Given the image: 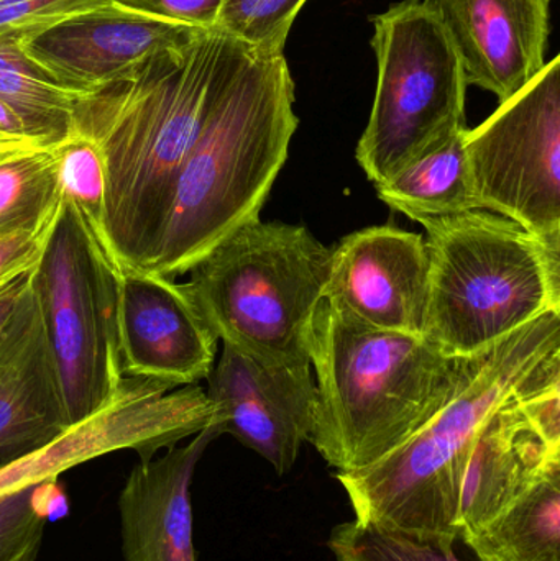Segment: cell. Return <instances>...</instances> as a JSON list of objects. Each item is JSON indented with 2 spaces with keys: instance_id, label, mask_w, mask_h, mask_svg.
<instances>
[{
  "instance_id": "22",
  "label": "cell",
  "mask_w": 560,
  "mask_h": 561,
  "mask_svg": "<svg viewBox=\"0 0 560 561\" xmlns=\"http://www.w3.org/2000/svg\"><path fill=\"white\" fill-rule=\"evenodd\" d=\"M59 207L52 147L16 151L0 160V236L48 229Z\"/></svg>"
},
{
  "instance_id": "3",
  "label": "cell",
  "mask_w": 560,
  "mask_h": 561,
  "mask_svg": "<svg viewBox=\"0 0 560 561\" xmlns=\"http://www.w3.org/2000/svg\"><path fill=\"white\" fill-rule=\"evenodd\" d=\"M560 352V313L526 323L485 352L460 358L443 408L393 454L338 473L355 519L418 537L460 539V488L482 425Z\"/></svg>"
},
{
  "instance_id": "18",
  "label": "cell",
  "mask_w": 560,
  "mask_h": 561,
  "mask_svg": "<svg viewBox=\"0 0 560 561\" xmlns=\"http://www.w3.org/2000/svg\"><path fill=\"white\" fill-rule=\"evenodd\" d=\"M560 460L529 427L515 399L500 408L477 434L460 488V536L502 513L542 471Z\"/></svg>"
},
{
  "instance_id": "23",
  "label": "cell",
  "mask_w": 560,
  "mask_h": 561,
  "mask_svg": "<svg viewBox=\"0 0 560 561\" xmlns=\"http://www.w3.org/2000/svg\"><path fill=\"white\" fill-rule=\"evenodd\" d=\"M52 150L61 199L72 207L85 232L115 262L105 229V171L98 144L75 128Z\"/></svg>"
},
{
  "instance_id": "24",
  "label": "cell",
  "mask_w": 560,
  "mask_h": 561,
  "mask_svg": "<svg viewBox=\"0 0 560 561\" xmlns=\"http://www.w3.org/2000/svg\"><path fill=\"white\" fill-rule=\"evenodd\" d=\"M456 542L354 519L332 529L328 547L338 561H460Z\"/></svg>"
},
{
  "instance_id": "2",
  "label": "cell",
  "mask_w": 560,
  "mask_h": 561,
  "mask_svg": "<svg viewBox=\"0 0 560 561\" xmlns=\"http://www.w3.org/2000/svg\"><path fill=\"white\" fill-rule=\"evenodd\" d=\"M285 51L250 48L184 160L140 270L174 279L260 210L298 130Z\"/></svg>"
},
{
  "instance_id": "21",
  "label": "cell",
  "mask_w": 560,
  "mask_h": 561,
  "mask_svg": "<svg viewBox=\"0 0 560 561\" xmlns=\"http://www.w3.org/2000/svg\"><path fill=\"white\" fill-rule=\"evenodd\" d=\"M81 95L58 84L25 55L20 43L0 45V99L15 112L32 140L43 147L65 140L75 130Z\"/></svg>"
},
{
  "instance_id": "12",
  "label": "cell",
  "mask_w": 560,
  "mask_h": 561,
  "mask_svg": "<svg viewBox=\"0 0 560 561\" xmlns=\"http://www.w3.org/2000/svg\"><path fill=\"white\" fill-rule=\"evenodd\" d=\"M207 381L224 434L265 458L276 473H288L315 427L311 365L270 368L224 345Z\"/></svg>"
},
{
  "instance_id": "28",
  "label": "cell",
  "mask_w": 560,
  "mask_h": 561,
  "mask_svg": "<svg viewBox=\"0 0 560 561\" xmlns=\"http://www.w3.org/2000/svg\"><path fill=\"white\" fill-rule=\"evenodd\" d=\"M114 2L155 19L209 30L216 28L226 0H114Z\"/></svg>"
},
{
  "instance_id": "4",
  "label": "cell",
  "mask_w": 560,
  "mask_h": 561,
  "mask_svg": "<svg viewBox=\"0 0 560 561\" xmlns=\"http://www.w3.org/2000/svg\"><path fill=\"white\" fill-rule=\"evenodd\" d=\"M316 415L309 444L338 473L364 470L410 440L453 394L460 358L424 335L387 332L322 300L311 330Z\"/></svg>"
},
{
  "instance_id": "30",
  "label": "cell",
  "mask_w": 560,
  "mask_h": 561,
  "mask_svg": "<svg viewBox=\"0 0 560 561\" xmlns=\"http://www.w3.org/2000/svg\"><path fill=\"white\" fill-rule=\"evenodd\" d=\"M33 272H35V270H33ZM32 273L22 276V278L13 279L12 283L7 284V286L0 289V330L5 325L7 319H9L12 310L15 309L23 289H25L26 284H28L30 278H32Z\"/></svg>"
},
{
  "instance_id": "9",
  "label": "cell",
  "mask_w": 560,
  "mask_h": 561,
  "mask_svg": "<svg viewBox=\"0 0 560 561\" xmlns=\"http://www.w3.org/2000/svg\"><path fill=\"white\" fill-rule=\"evenodd\" d=\"M480 209L536 239L560 233V58L466 134Z\"/></svg>"
},
{
  "instance_id": "15",
  "label": "cell",
  "mask_w": 560,
  "mask_h": 561,
  "mask_svg": "<svg viewBox=\"0 0 560 561\" xmlns=\"http://www.w3.org/2000/svg\"><path fill=\"white\" fill-rule=\"evenodd\" d=\"M449 30L469 85L500 104L548 65L551 0H423Z\"/></svg>"
},
{
  "instance_id": "14",
  "label": "cell",
  "mask_w": 560,
  "mask_h": 561,
  "mask_svg": "<svg viewBox=\"0 0 560 561\" xmlns=\"http://www.w3.org/2000/svg\"><path fill=\"white\" fill-rule=\"evenodd\" d=\"M204 30L108 2L68 16L20 46L62 88L91 94L124 78L147 56L193 42Z\"/></svg>"
},
{
  "instance_id": "5",
  "label": "cell",
  "mask_w": 560,
  "mask_h": 561,
  "mask_svg": "<svg viewBox=\"0 0 560 561\" xmlns=\"http://www.w3.org/2000/svg\"><path fill=\"white\" fill-rule=\"evenodd\" d=\"M331 249L306 227L250 220L207 253L187 280L222 345L270 368L311 365L312 322Z\"/></svg>"
},
{
  "instance_id": "1",
  "label": "cell",
  "mask_w": 560,
  "mask_h": 561,
  "mask_svg": "<svg viewBox=\"0 0 560 561\" xmlns=\"http://www.w3.org/2000/svg\"><path fill=\"white\" fill-rule=\"evenodd\" d=\"M252 46L219 28L147 56L76 105L105 171V229L118 266L140 268L170 206L178 173L230 76Z\"/></svg>"
},
{
  "instance_id": "17",
  "label": "cell",
  "mask_w": 560,
  "mask_h": 561,
  "mask_svg": "<svg viewBox=\"0 0 560 561\" xmlns=\"http://www.w3.org/2000/svg\"><path fill=\"white\" fill-rule=\"evenodd\" d=\"M220 435L214 422L190 444L173 445L130 471L118 496L125 561H196L191 484L204 451Z\"/></svg>"
},
{
  "instance_id": "27",
  "label": "cell",
  "mask_w": 560,
  "mask_h": 561,
  "mask_svg": "<svg viewBox=\"0 0 560 561\" xmlns=\"http://www.w3.org/2000/svg\"><path fill=\"white\" fill-rule=\"evenodd\" d=\"M114 0H0V45L22 43L55 23Z\"/></svg>"
},
{
  "instance_id": "31",
  "label": "cell",
  "mask_w": 560,
  "mask_h": 561,
  "mask_svg": "<svg viewBox=\"0 0 560 561\" xmlns=\"http://www.w3.org/2000/svg\"><path fill=\"white\" fill-rule=\"evenodd\" d=\"M0 135L7 138L32 140V138L26 135L25 127H23L20 118L16 117L15 112H13L12 108L2 101V99H0Z\"/></svg>"
},
{
  "instance_id": "16",
  "label": "cell",
  "mask_w": 560,
  "mask_h": 561,
  "mask_svg": "<svg viewBox=\"0 0 560 561\" xmlns=\"http://www.w3.org/2000/svg\"><path fill=\"white\" fill-rule=\"evenodd\" d=\"M33 273L0 330V467L68 428Z\"/></svg>"
},
{
  "instance_id": "29",
  "label": "cell",
  "mask_w": 560,
  "mask_h": 561,
  "mask_svg": "<svg viewBox=\"0 0 560 561\" xmlns=\"http://www.w3.org/2000/svg\"><path fill=\"white\" fill-rule=\"evenodd\" d=\"M52 227L53 224L36 232L0 236V289L36 268Z\"/></svg>"
},
{
  "instance_id": "32",
  "label": "cell",
  "mask_w": 560,
  "mask_h": 561,
  "mask_svg": "<svg viewBox=\"0 0 560 561\" xmlns=\"http://www.w3.org/2000/svg\"><path fill=\"white\" fill-rule=\"evenodd\" d=\"M30 148H49L43 147L38 141L33 140H0V160L16 153V151L30 150Z\"/></svg>"
},
{
  "instance_id": "13",
  "label": "cell",
  "mask_w": 560,
  "mask_h": 561,
  "mask_svg": "<svg viewBox=\"0 0 560 561\" xmlns=\"http://www.w3.org/2000/svg\"><path fill=\"white\" fill-rule=\"evenodd\" d=\"M427 287L430 268L420 233L370 227L331 249L324 299L365 325L424 335Z\"/></svg>"
},
{
  "instance_id": "7",
  "label": "cell",
  "mask_w": 560,
  "mask_h": 561,
  "mask_svg": "<svg viewBox=\"0 0 560 561\" xmlns=\"http://www.w3.org/2000/svg\"><path fill=\"white\" fill-rule=\"evenodd\" d=\"M377 89L357 161L381 183L466 128L469 82L459 49L423 0H404L370 19Z\"/></svg>"
},
{
  "instance_id": "25",
  "label": "cell",
  "mask_w": 560,
  "mask_h": 561,
  "mask_svg": "<svg viewBox=\"0 0 560 561\" xmlns=\"http://www.w3.org/2000/svg\"><path fill=\"white\" fill-rule=\"evenodd\" d=\"M306 0H226L216 28L249 46L285 51L289 30Z\"/></svg>"
},
{
  "instance_id": "20",
  "label": "cell",
  "mask_w": 560,
  "mask_h": 561,
  "mask_svg": "<svg viewBox=\"0 0 560 561\" xmlns=\"http://www.w3.org/2000/svg\"><path fill=\"white\" fill-rule=\"evenodd\" d=\"M467 130L462 128L375 184L378 197L413 220L479 210L466 153Z\"/></svg>"
},
{
  "instance_id": "19",
  "label": "cell",
  "mask_w": 560,
  "mask_h": 561,
  "mask_svg": "<svg viewBox=\"0 0 560 561\" xmlns=\"http://www.w3.org/2000/svg\"><path fill=\"white\" fill-rule=\"evenodd\" d=\"M460 539L479 561H560V460L502 513Z\"/></svg>"
},
{
  "instance_id": "26",
  "label": "cell",
  "mask_w": 560,
  "mask_h": 561,
  "mask_svg": "<svg viewBox=\"0 0 560 561\" xmlns=\"http://www.w3.org/2000/svg\"><path fill=\"white\" fill-rule=\"evenodd\" d=\"M48 483L26 488L0 500V561H36L45 534L42 497Z\"/></svg>"
},
{
  "instance_id": "8",
  "label": "cell",
  "mask_w": 560,
  "mask_h": 561,
  "mask_svg": "<svg viewBox=\"0 0 560 561\" xmlns=\"http://www.w3.org/2000/svg\"><path fill=\"white\" fill-rule=\"evenodd\" d=\"M117 266L61 199L33 289L68 425L108 404L125 379L117 345Z\"/></svg>"
},
{
  "instance_id": "11",
  "label": "cell",
  "mask_w": 560,
  "mask_h": 561,
  "mask_svg": "<svg viewBox=\"0 0 560 561\" xmlns=\"http://www.w3.org/2000/svg\"><path fill=\"white\" fill-rule=\"evenodd\" d=\"M117 345L122 375L180 388L213 371L210 329L186 283L117 266Z\"/></svg>"
},
{
  "instance_id": "6",
  "label": "cell",
  "mask_w": 560,
  "mask_h": 561,
  "mask_svg": "<svg viewBox=\"0 0 560 561\" xmlns=\"http://www.w3.org/2000/svg\"><path fill=\"white\" fill-rule=\"evenodd\" d=\"M426 229L424 336L453 358L485 352L532 320L560 313L541 243L490 210L418 220Z\"/></svg>"
},
{
  "instance_id": "33",
  "label": "cell",
  "mask_w": 560,
  "mask_h": 561,
  "mask_svg": "<svg viewBox=\"0 0 560 561\" xmlns=\"http://www.w3.org/2000/svg\"><path fill=\"white\" fill-rule=\"evenodd\" d=\"M0 140H20V138H7V137H2V135H0Z\"/></svg>"
},
{
  "instance_id": "10",
  "label": "cell",
  "mask_w": 560,
  "mask_h": 561,
  "mask_svg": "<svg viewBox=\"0 0 560 561\" xmlns=\"http://www.w3.org/2000/svg\"><path fill=\"white\" fill-rule=\"evenodd\" d=\"M217 421L206 389L127 378L108 404L69 425L52 442L0 467V500L56 481L59 474L112 451L134 450L150 460Z\"/></svg>"
}]
</instances>
